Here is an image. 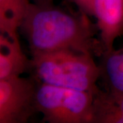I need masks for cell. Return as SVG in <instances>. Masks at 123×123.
<instances>
[{
	"mask_svg": "<svg viewBox=\"0 0 123 123\" xmlns=\"http://www.w3.org/2000/svg\"><path fill=\"white\" fill-rule=\"evenodd\" d=\"M88 14L68 12L51 4L31 3L20 30L31 55L59 50H72L101 56L105 49L95 37L98 27Z\"/></svg>",
	"mask_w": 123,
	"mask_h": 123,
	"instance_id": "6da1fadb",
	"label": "cell"
},
{
	"mask_svg": "<svg viewBox=\"0 0 123 123\" xmlns=\"http://www.w3.org/2000/svg\"><path fill=\"white\" fill-rule=\"evenodd\" d=\"M89 53L72 50H59L32 55L31 69L40 83L94 92L101 77Z\"/></svg>",
	"mask_w": 123,
	"mask_h": 123,
	"instance_id": "7a4b0ae2",
	"label": "cell"
},
{
	"mask_svg": "<svg viewBox=\"0 0 123 123\" xmlns=\"http://www.w3.org/2000/svg\"><path fill=\"white\" fill-rule=\"evenodd\" d=\"M94 92L40 83L36 94L37 112L49 123H90Z\"/></svg>",
	"mask_w": 123,
	"mask_h": 123,
	"instance_id": "3957f363",
	"label": "cell"
},
{
	"mask_svg": "<svg viewBox=\"0 0 123 123\" xmlns=\"http://www.w3.org/2000/svg\"><path fill=\"white\" fill-rule=\"evenodd\" d=\"M35 80L21 76L0 79V123H25L37 112Z\"/></svg>",
	"mask_w": 123,
	"mask_h": 123,
	"instance_id": "277c9868",
	"label": "cell"
},
{
	"mask_svg": "<svg viewBox=\"0 0 123 123\" xmlns=\"http://www.w3.org/2000/svg\"><path fill=\"white\" fill-rule=\"evenodd\" d=\"M94 17L105 52L114 50L123 34V0H94Z\"/></svg>",
	"mask_w": 123,
	"mask_h": 123,
	"instance_id": "5b68a950",
	"label": "cell"
},
{
	"mask_svg": "<svg viewBox=\"0 0 123 123\" xmlns=\"http://www.w3.org/2000/svg\"><path fill=\"white\" fill-rule=\"evenodd\" d=\"M31 68V60L23 52L18 37L0 34V79L21 76Z\"/></svg>",
	"mask_w": 123,
	"mask_h": 123,
	"instance_id": "8992f818",
	"label": "cell"
},
{
	"mask_svg": "<svg viewBox=\"0 0 123 123\" xmlns=\"http://www.w3.org/2000/svg\"><path fill=\"white\" fill-rule=\"evenodd\" d=\"M90 123H123V92L98 88L93 94Z\"/></svg>",
	"mask_w": 123,
	"mask_h": 123,
	"instance_id": "52a82bcc",
	"label": "cell"
},
{
	"mask_svg": "<svg viewBox=\"0 0 123 123\" xmlns=\"http://www.w3.org/2000/svg\"><path fill=\"white\" fill-rule=\"evenodd\" d=\"M30 0H0V31L11 37H18V30L30 6Z\"/></svg>",
	"mask_w": 123,
	"mask_h": 123,
	"instance_id": "ba28073f",
	"label": "cell"
},
{
	"mask_svg": "<svg viewBox=\"0 0 123 123\" xmlns=\"http://www.w3.org/2000/svg\"><path fill=\"white\" fill-rule=\"evenodd\" d=\"M101 77L106 89L123 92V50L104 52L101 56Z\"/></svg>",
	"mask_w": 123,
	"mask_h": 123,
	"instance_id": "9c48e42d",
	"label": "cell"
},
{
	"mask_svg": "<svg viewBox=\"0 0 123 123\" xmlns=\"http://www.w3.org/2000/svg\"><path fill=\"white\" fill-rule=\"evenodd\" d=\"M73 2L81 10V12L89 16L94 17V0H70Z\"/></svg>",
	"mask_w": 123,
	"mask_h": 123,
	"instance_id": "30bf717a",
	"label": "cell"
},
{
	"mask_svg": "<svg viewBox=\"0 0 123 123\" xmlns=\"http://www.w3.org/2000/svg\"><path fill=\"white\" fill-rule=\"evenodd\" d=\"M31 1L36 4H54L55 0H30Z\"/></svg>",
	"mask_w": 123,
	"mask_h": 123,
	"instance_id": "8fae6325",
	"label": "cell"
},
{
	"mask_svg": "<svg viewBox=\"0 0 123 123\" xmlns=\"http://www.w3.org/2000/svg\"><path fill=\"white\" fill-rule=\"evenodd\" d=\"M120 49H123V47H122V48H120Z\"/></svg>",
	"mask_w": 123,
	"mask_h": 123,
	"instance_id": "7c38bea8",
	"label": "cell"
}]
</instances>
